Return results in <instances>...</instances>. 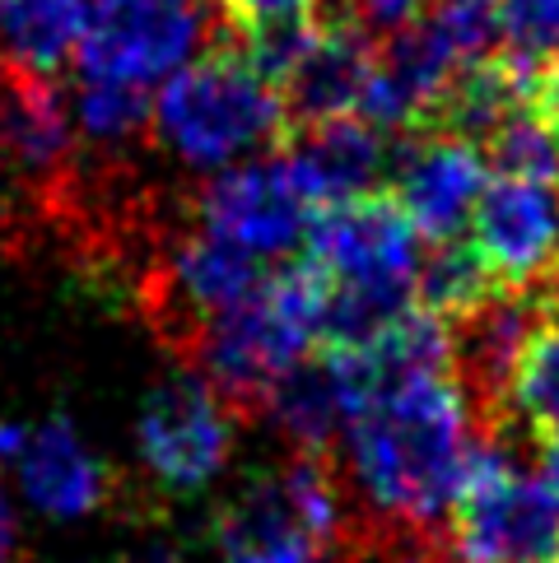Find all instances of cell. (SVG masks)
I'll use <instances>...</instances> for the list:
<instances>
[{
  "label": "cell",
  "mask_w": 559,
  "mask_h": 563,
  "mask_svg": "<svg viewBox=\"0 0 559 563\" xmlns=\"http://www.w3.org/2000/svg\"><path fill=\"white\" fill-rule=\"evenodd\" d=\"M383 135L387 131H377L364 117H336V122L289 135L280 154H289L308 196L322 210V206H346V200H359L369 191H383V177L392 173V150Z\"/></svg>",
  "instance_id": "obj_12"
},
{
  "label": "cell",
  "mask_w": 559,
  "mask_h": 563,
  "mask_svg": "<svg viewBox=\"0 0 559 563\" xmlns=\"http://www.w3.org/2000/svg\"><path fill=\"white\" fill-rule=\"evenodd\" d=\"M19 471H24L29 498L52 517H85V512L108 508L122 494V475L103 466L66 419H47L29 438L24 456H19Z\"/></svg>",
  "instance_id": "obj_13"
},
{
  "label": "cell",
  "mask_w": 559,
  "mask_h": 563,
  "mask_svg": "<svg viewBox=\"0 0 559 563\" xmlns=\"http://www.w3.org/2000/svg\"><path fill=\"white\" fill-rule=\"evenodd\" d=\"M494 294H504L481 266L475 247L462 238L452 243H425L419 252V271H415V308L438 317L443 327H457L471 312H481Z\"/></svg>",
  "instance_id": "obj_16"
},
{
  "label": "cell",
  "mask_w": 559,
  "mask_h": 563,
  "mask_svg": "<svg viewBox=\"0 0 559 563\" xmlns=\"http://www.w3.org/2000/svg\"><path fill=\"white\" fill-rule=\"evenodd\" d=\"M485 154L471 140L457 135H402V150H392L387 187L415 219L425 243H452L471 224L475 200L485 183Z\"/></svg>",
  "instance_id": "obj_10"
},
{
  "label": "cell",
  "mask_w": 559,
  "mask_h": 563,
  "mask_svg": "<svg viewBox=\"0 0 559 563\" xmlns=\"http://www.w3.org/2000/svg\"><path fill=\"white\" fill-rule=\"evenodd\" d=\"M187 206L206 229L224 233L229 243L248 247L252 256H280V261H294L308 247L317 219V200L308 196L289 154L280 150H266L252 164H238L210 177V183H201L187 196Z\"/></svg>",
  "instance_id": "obj_7"
},
{
  "label": "cell",
  "mask_w": 559,
  "mask_h": 563,
  "mask_svg": "<svg viewBox=\"0 0 559 563\" xmlns=\"http://www.w3.org/2000/svg\"><path fill=\"white\" fill-rule=\"evenodd\" d=\"M317 10H322L317 0H215L219 29H224L229 43H238L248 33H262L271 24H285V19L317 14Z\"/></svg>",
  "instance_id": "obj_19"
},
{
  "label": "cell",
  "mask_w": 559,
  "mask_h": 563,
  "mask_svg": "<svg viewBox=\"0 0 559 563\" xmlns=\"http://www.w3.org/2000/svg\"><path fill=\"white\" fill-rule=\"evenodd\" d=\"M322 298L327 279L308 256L280 261L210 321L187 373H201L238 419H262L275 382L313 354Z\"/></svg>",
  "instance_id": "obj_1"
},
{
  "label": "cell",
  "mask_w": 559,
  "mask_h": 563,
  "mask_svg": "<svg viewBox=\"0 0 559 563\" xmlns=\"http://www.w3.org/2000/svg\"><path fill=\"white\" fill-rule=\"evenodd\" d=\"M154 98L145 85H117V79H79L75 112L79 131L103 154H131L154 135Z\"/></svg>",
  "instance_id": "obj_17"
},
{
  "label": "cell",
  "mask_w": 559,
  "mask_h": 563,
  "mask_svg": "<svg viewBox=\"0 0 559 563\" xmlns=\"http://www.w3.org/2000/svg\"><path fill=\"white\" fill-rule=\"evenodd\" d=\"M127 563H183L173 550H145V554H131Z\"/></svg>",
  "instance_id": "obj_23"
},
{
  "label": "cell",
  "mask_w": 559,
  "mask_h": 563,
  "mask_svg": "<svg viewBox=\"0 0 559 563\" xmlns=\"http://www.w3.org/2000/svg\"><path fill=\"white\" fill-rule=\"evenodd\" d=\"M377 70V33L354 19L350 10L331 14L322 37L313 43V52L298 62V70L280 89V108H285V145L289 135L336 122V117H359Z\"/></svg>",
  "instance_id": "obj_11"
},
{
  "label": "cell",
  "mask_w": 559,
  "mask_h": 563,
  "mask_svg": "<svg viewBox=\"0 0 559 563\" xmlns=\"http://www.w3.org/2000/svg\"><path fill=\"white\" fill-rule=\"evenodd\" d=\"M467 243L498 289H523L559 261V187L490 177L467 224Z\"/></svg>",
  "instance_id": "obj_9"
},
{
  "label": "cell",
  "mask_w": 559,
  "mask_h": 563,
  "mask_svg": "<svg viewBox=\"0 0 559 563\" xmlns=\"http://www.w3.org/2000/svg\"><path fill=\"white\" fill-rule=\"evenodd\" d=\"M75 140L62 79L0 56V177L29 191L33 214L47 219L75 183Z\"/></svg>",
  "instance_id": "obj_8"
},
{
  "label": "cell",
  "mask_w": 559,
  "mask_h": 563,
  "mask_svg": "<svg viewBox=\"0 0 559 563\" xmlns=\"http://www.w3.org/2000/svg\"><path fill=\"white\" fill-rule=\"evenodd\" d=\"M341 461L294 456L248 475L210 517V540L224 563H322L346 550Z\"/></svg>",
  "instance_id": "obj_2"
},
{
  "label": "cell",
  "mask_w": 559,
  "mask_h": 563,
  "mask_svg": "<svg viewBox=\"0 0 559 563\" xmlns=\"http://www.w3.org/2000/svg\"><path fill=\"white\" fill-rule=\"evenodd\" d=\"M550 433H559V317L527 335L508 373V442L541 448Z\"/></svg>",
  "instance_id": "obj_15"
},
{
  "label": "cell",
  "mask_w": 559,
  "mask_h": 563,
  "mask_svg": "<svg viewBox=\"0 0 559 563\" xmlns=\"http://www.w3.org/2000/svg\"><path fill=\"white\" fill-rule=\"evenodd\" d=\"M452 545L462 563H559V489L475 442L452 503Z\"/></svg>",
  "instance_id": "obj_4"
},
{
  "label": "cell",
  "mask_w": 559,
  "mask_h": 563,
  "mask_svg": "<svg viewBox=\"0 0 559 563\" xmlns=\"http://www.w3.org/2000/svg\"><path fill=\"white\" fill-rule=\"evenodd\" d=\"M154 135L168 140L196 168L233 164L256 145L280 150L285 108L280 93L248 62V52L219 37L191 66H183L158 93Z\"/></svg>",
  "instance_id": "obj_3"
},
{
  "label": "cell",
  "mask_w": 559,
  "mask_h": 563,
  "mask_svg": "<svg viewBox=\"0 0 559 563\" xmlns=\"http://www.w3.org/2000/svg\"><path fill=\"white\" fill-rule=\"evenodd\" d=\"M89 10L94 0H0L6 62L62 79V70L79 62V43L89 33Z\"/></svg>",
  "instance_id": "obj_14"
},
{
  "label": "cell",
  "mask_w": 559,
  "mask_h": 563,
  "mask_svg": "<svg viewBox=\"0 0 559 563\" xmlns=\"http://www.w3.org/2000/svg\"><path fill=\"white\" fill-rule=\"evenodd\" d=\"M536 456H541V475L559 489V433H550L541 448H536Z\"/></svg>",
  "instance_id": "obj_22"
},
{
  "label": "cell",
  "mask_w": 559,
  "mask_h": 563,
  "mask_svg": "<svg viewBox=\"0 0 559 563\" xmlns=\"http://www.w3.org/2000/svg\"><path fill=\"white\" fill-rule=\"evenodd\" d=\"M504 24L508 47L541 62L559 47V0H504Z\"/></svg>",
  "instance_id": "obj_18"
},
{
  "label": "cell",
  "mask_w": 559,
  "mask_h": 563,
  "mask_svg": "<svg viewBox=\"0 0 559 563\" xmlns=\"http://www.w3.org/2000/svg\"><path fill=\"white\" fill-rule=\"evenodd\" d=\"M373 563H462V554L452 545V531H434V536L396 540V545L383 550Z\"/></svg>",
  "instance_id": "obj_20"
},
{
  "label": "cell",
  "mask_w": 559,
  "mask_h": 563,
  "mask_svg": "<svg viewBox=\"0 0 559 563\" xmlns=\"http://www.w3.org/2000/svg\"><path fill=\"white\" fill-rule=\"evenodd\" d=\"M531 108L536 117L559 135V47L541 56V66H536V93H531Z\"/></svg>",
  "instance_id": "obj_21"
},
{
  "label": "cell",
  "mask_w": 559,
  "mask_h": 563,
  "mask_svg": "<svg viewBox=\"0 0 559 563\" xmlns=\"http://www.w3.org/2000/svg\"><path fill=\"white\" fill-rule=\"evenodd\" d=\"M224 33L215 0H94L79 43V79L154 85Z\"/></svg>",
  "instance_id": "obj_5"
},
{
  "label": "cell",
  "mask_w": 559,
  "mask_h": 563,
  "mask_svg": "<svg viewBox=\"0 0 559 563\" xmlns=\"http://www.w3.org/2000/svg\"><path fill=\"white\" fill-rule=\"evenodd\" d=\"M238 415L201 373H168L140 406V461L150 489L168 498L201 494L229 466Z\"/></svg>",
  "instance_id": "obj_6"
}]
</instances>
